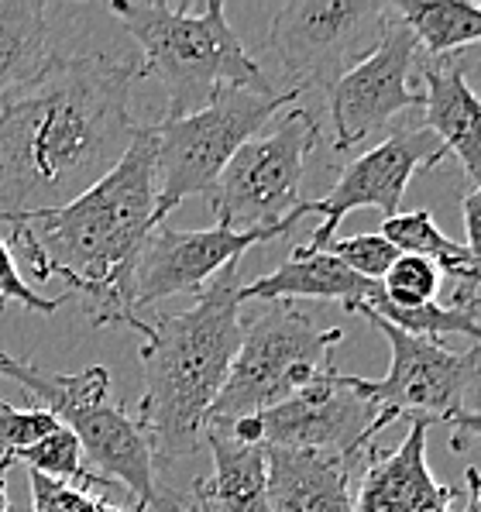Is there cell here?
I'll return each mask as SVG.
<instances>
[{
	"label": "cell",
	"mask_w": 481,
	"mask_h": 512,
	"mask_svg": "<svg viewBox=\"0 0 481 512\" xmlns=\"http://www.w3.org/2000/svg\"><path fill=\"white\" fill-rule=\"evenodd\" d=\"M7 468H11V464H0V512H11V495H7Z\"/></svg>",
	"instance_id": "cell-35"
},
{
	"label": "cell",
	"mask_w": 481,
	"mask_h": 512,
	"mask_svg": "<svg viewBox=\"0 0 481 512\" xmlns=\"http://www.w3.org/2000/svg\"><path fill=\"white\" fill-rule=\"evenodd\" d=\"M451 427L457 430V437H454V451H461L464 447V437H481V409H464V413H457L454 420H447Z\"/></svg>",
	"instance_id": "cell-32"
},
{
	"label": "cell",
	"mask_w": 481,
	"mask_h": 512,
	"mask_svg": "<svg viewBox=\"0 0 481 512\" xmlns=\"http://www.w3.org/2000/svg\"><path fill=\"white\" fill-rule=\"evenodd\" d=\"M55 55L49 11L42 0L0 4V100L35 80Z\"/></svg>",
	"instance_id": "cell-20"
},
{
	"label": "cell",
	"mask_w": 481,
	"mask_h": 512,
	"mask_svg": "<svg viewBox=\"0 0 481 512\" xmlns=\"http://www.w3.org/2000/svg\"><path fill=\"white\" fill-rule=\"evenodd\" d=\"M69 299V293H62V296H42V293H35V289L25 282V275H21L18 269V262H14V255H11V248H7V241L0 238V310H4L7 303H18V306H25V310L31 313H55L62 303Z\"/></svg>",
	"instance_id": "cell-29"
},
{
	"label": "cell",
	"mask_w": 481,
	"mask_h": 512,
	"mask_svg": "<svg viewBox=\"0 0 481 512\" xmlns=\"http://www.w3.org/2000/svg\"><path fill=\"white\" fill-rule=\"evenodd\" d=\"M464 482H468V509L464 512H481V478L475 468L464 471Z\"/></svg>",
	"instance_id": "cell-34"
},
{
	"label": "cell",
	"mask_w": 481,
	"mask_h": 512,
	"mask_svg": "<svg viewBox=\"0 0 481 512\" xmlns=\"http://www.w3.org/2000/svg\"><path fill=\"white\" fill-rule=\"evenodd\" d=\"M193 502H196V512H214V509H210L207 502H203V499H200V495H196V492H193Z\"/></svg>",
	"instance_id": "cell-36"
},
{
	"label": "cell",
	"mask_w": 481,
	"mask_h": 512,
	"mask_svg": "<svg viewBox=\"0 0 481 512\" xmlns=\"http://www.w3.org/2000/svg\"><path fill=\"white\" fill-rule=\"evenodd\" d=\"M59 427H62V423L42 406L18 409L11 403H0V464H11L14 454L28 451L31 444L45 440L49 433H55Z\"/></svg>",
	"instance_id": "cell-26"
},
{
	"label": "cell",
	"mask_w": 481,
	"mask_h": 512,
	"mask_svg": "<svg viewBox=\"0 0 481 512\" xmlns=\"http://www.w3.org/2000/svg\"><path fill=\"white\" fill-rule=\"evenodd\" d=\"M138 80L134 59L52 55L0 100V224L66 207L128 155L141 128L131 117Z\"/></svg>",
	"instance_id": "cell-1"
},
{
	"label": "cell",
	"mask_w": 481,
	"mask_h": 512,
	"mask_svg": "<svg viewBox=\"0 0 481 512\" xmlns=\"http://www.w3.org/2000/svg\"><path fill=\"white\" fill-rule=\"evenodd\" d=\"M416 52H420L416 35L392 14V25L385 31L382 45L330 86L327 104L330 121H334L337 152H348L365 138H372L375 131L389 128L409 107H423V97L409 86Z\"/></svg>",
	"instance_id": "cell-13"
},
{
	"label": "cell",
	"mask_w": 481,
	"mask_h": 512,
	"mask_svg": "<svg viewBox=\"0 0 481 512\" xmlns=\"http://www.w3.org/2000/svg\"><path fill=\"white\" fill-rule=\"evenodd\" d=\"M323 251L334 255L341 265H348L354 275L372 279V282H382L385 272H389L399 258V251L392 248L382 234H351V238H334Z\"/></svg>",
	"instance_id": "cell-27"
},
{
	"label": "cell",
	"mask_w": 481,
	"mask_h": 512,
	"mask_svg": "<svg viewBox=\"0 0 481 512\" xmlns=\"http://www.w3.org/2000/svg\"><path fill=\"white\" fill-rule=\"evenodd\" d=\"M444 155V145L427 128H402L385 141H378L375 148L358 155L351 165H344L341 179L323 200H306L310 214H320L323 220L313 231L310 244H303V248L313 251V255L323 251L337 238L344 217L354 214V210L372 207L385 220L402 214V196H406L413 176L440 165Z\"/></svg>",
	"instance_id": "cell-12"
},
{
	"label": "cell",
	"mask_w": 481,
	"mask_h": 512,
	"mask_svg": "<svg viewBox=\"0 0 481 512\" xmlns=\"http://www.w3.org/2000/svg\"><path fill=\"white\" fill-rule=\"evenodd\" d=\"M114 512H121V509H114ZM131 512H138V509H131Z\"/></svg>",
	"instance_id": "cell-37"
},
{
	"label": "cell",
	"mask_w": 481,
	"mask_h": 512,
	"mask_svg": "<svg viewBox=\"0 0 481 512\" xmlns=\"http://www.w3.org/2000/svg\"><path fill=\"white\" fill-rule=\"evenodd\" d=\"M382 238L399 251V255H416L427 258L437 265L444 275H454L457 286L471 289L481 282V272L471 262L468 248L457 244L454 238H447L437 227L430 210H409V214H396L389 220H382Z\"/></svg>",
	"instance_id": "cell-22"
},
{
	"label": "cell",
	"mask_w": 481,
	"mask_h": 512,
	"mask_svg": "<svg viewBox=\"0 0 481 512\" xmlns=\"http://www.w3.org/2000/svg\"><path fill=\"white\" fill-rule=\"evenodd\" d=\"M265 461L272 512H354L348 458L265 447Z\"/></svg>",
	"instance_id": "cell-17"
},
{
	"label": "cell",
	"mask_w": 481,
	"mask_h": 512,
	"mask_svg": "<svg viewBox=\"0 0 481 512\" xmlns=\"http://www.w3.org/2000/svg\"><path fill=\"white\" fill-rule=\"evenodd\" d=\"M375 416V406L354 389L348 375L330 368L293 399L258 413L262 447L341 454V458L354 461L368 447V430H372Z\"/></svg>",
	"instance_id": "cell-14"
},
{
	"label": "cell",
	"mask_w": 481,
	"mask_h": 512,
	"mask_svg": "<svg viewBox=\"0 0 481 512\" xmlns=\"http://www.w3.org/2000/svg\"><path fill=\"white\" fill-rule=\"evenodd\" d=\"M423 128L444 145V152H454V159L464 165L471 186H481V100L464 86L461 73L451 66V59H423Z\"/></svg>",
	"instance_id": "cell-18"
},
{
	"label": "cell",
	"mask_w": 481,
	"mask_h": 512,
	"mask_svg": "<svg viewBox=\"0 0 481 512\" xmlns=\"http://www.w3.org/2000/svg\"><path fill=\"white\" fill-rule=\"evenodd\" d=\"M25 464L28 471H38V475L45 478H55V482H66L73 488H83V492H90V488H104V492H114V482H107V478H100L97 471L86 468V458H83V447L80 440L73 437L66 427H59L55 433H49L45 440H38V444H31L28 451H18L11 458V464ZM124 492V488H121Z\"/></svg>",
	"instance_id": "cell-23"
},
{
	"label": "cell",
	"mask_w": 481,
	"mask_h": 512,
	"mask_svg": "<svg viewBox=\"0 0 481 512\" xmlns=\"http://www.w3.org/2000/svg\"><path fill=\"white\" fill-rule=\"evenodd\" d=\"M299 100L296 93H251L224 86L203 110L186 117L165 114L159 124H148L155 138V165H159V220L165 224L172 210L189 196H203L217 186L220 172L268 124Z\"/></svg>",
	"instance_id": "cell-7"
},
{
	"label": "cell",
	"mask_w": 481,
	"mask_h": 512,
	"mask_svg": "<svg viewBox=\"0 0 481 512\" xmlns=\"http://www.w3.org/2000/svg\"><path fill=\"white\" fill-rule=\"evenodd\" d=\"M440 282H444V272L437 269L427 258L416 255H399L396 265L385 272L382 279V293L389 303L396 306H423V303H437Z\"/></svg>",
	"instance_id": "cell-25"
},
{
	"label": "cell",
	"mask_w": 481,
	"mask_h": 512,
	"mask_svg": "<svg viewBox=\"0 0 481 512\" xmlns=\"http://www.w3.org/2000/svg\"><path fill=\"white\" fill-rule=\"evenodd\" d=\"M110 14L141 49V76L162 83L169 97V117L196 114L217 97L224 86L251 93H286L265 76V69L244 52L224 18V4L210 0L207 7H169L159 0L131 4L114 0Z\"/></svg>",
	"instance_id": "cell-4"
},
{
	"label": "cell",
	"mask_w": 481,
	"mask_h": 512,
	"mask_svg": "<svg viewBox=\"0 0 481 512\" xmlns=\"http://www.w3.org/2000/svg\"><path fill=\"white\" fill-rule=\"evenodd\" d=\"M430 427L427 416H413L396 451L368 458L354 512H451L454 488L440 485L427 464Z\"/></svg>",
	"instance_id": "cell-15"
},
{
	"label": "cell",
	"mask_w": 481,
	"mask_h": 512,
	"mask_svg": "<svg viewBox=\"0 0 481 512\" xmlns=\"http://www.w3.org/2000/svg\"><path fill=\"white\" fill-rule=\"evenodd\" d=\"M241 262L231 265L183 313L138 317L131 330L145 337L138 351L145 392L138 423L152 444L155 464L203 451L207 416L231 375L241 348Z\"/></svg>",
	"instance_id": "cell-3"
},
{
	"label": "cell",
	"mask_w": 481,
	"mask_h": 512,
	"mask_svg": "<svg viewBox=\"0 0 481 512\" xmlns=\"http://www.w3.org/2000/svg\"><path fill=\"white\" fill-rule=\"evenodd\" d=\"M320 145V124L310 110H282L272 124L238 148L210 189L217 227L234 234L282 224L303 203L306 162Z\"/></svg>",
	"instance_id": "cell-9"
},
{
	"label": "cell",
	"mask_w": 481,
	"mask_h": 512,
	"mask_svg": "<svg viewBox=\"0 0 481 512\" xmlns=\"http://www.w3.org/2000/svg\"><path fill=\"white\" fill-rule=\"evenodd\" d=\"M31 488V512H114L110 499L90 495L83 488H73L66 482H55L38 471H28Z\"/></svg>",
	"instance_id": "cell-28"
},
{
	"label": "cell",
	"mask_w": 481,
	"mask_h": 512,
	"mask_svg": "<svg viewBox=\"0 0 481 512\" xmlns=\"http://www.w3.org/2000/svg\"><path fill=\"white\" fill-rule=\"evenodd\" d=\"M454 310H464V313H475L478 317V310H481V282L478 286H471V289H461L457 286L454 289Z\"/></svg>",
	"instance_id": "cell-33"
},
{
	"label": "cell",
	"mask_w": 481,
	"mask_h": 512,
	"mask_svg": "<svg viewBox=\"0 0 481 512\" xmlns=\"http://www.w3.org/2000/svg\"><path fill=\"white\" fill-rule=\"evenodd\" d=\"M341 330H320L293 303H268L241 334L231 375L207 416V427L258 416L286 403L306 385L334 368L330 351L341 344Z\"/></svg>",
	"instance_id": "cell-6"
},
{
	"label": "cell",
	"mask_w": 481,
	"mask_h": 512,
	"mask_svg": "<svg viewBox=\"0 0 481 512\" xmlns=\"http://www.w3.org/2000/svg\"><path fill=\"white\" fill-rule=\"evenodd\" d=\"M348 313H358L368 324L378 327V334L389 341L392 365L385 378H358L348 375V382L368 403L375 406V423L368 430V447L389 423L402 416H427L433 423H447L457 413H464V399L481 382V348L451 351L430 337H413L406 330L392 327L385 317L368 310L365 303L351 306Z\"/></svg>",
	"instance_id": "cell-10"
},
{
	"label": "cell",
	"mask_w": 481,
	"mask_h": 512,
	"mask_svg": "<svg viewBox=\"0 0 481 512\" xmlns=\"http://www.w3.org/2000/svg\"><path fill=\"white\" fill-rule=\"evenodd\" d=\"M461 214H464V231H468L464 248H468L471 262L481 272V186L468 189V196L461 200Z\"/></svg>",
	"instance_id": "cell-30"
},
{
	"label": "cell",
	"mask_w": 481,
	"mask_h": 512,
	"mask_svg": "<svg viewBox=\"0 0 481 512\" xmlns=\"http://www.w3.org/2000/svg\"><path fill=\"white\" fill-rule=\"evenodd\" d=\"M368 306V303H365ZM368 310H375L378 317H385L392 327L406 330L413 337H430V341H440L447 334H464L475 344H481V324L475 313L454 310V306H440V303H423V306H396L389 299H378Z\"/></svg>",
	"instance_id": "cell-24"
},
{
	"label": "cell",
	"mask_w": 481,
	"mask_h": 512,
	"mask_svg": "<svg viewBox=\"0 0 481 512\" xmlns=\"http://www.w3.org/2000/svg\"><path fill=\"white\" fill-rule=\"evenodd\" d=\"M306 214H310V207L303 200L282 224L251 234H234L217 224L203 227V231H183V227L159 224L152 231V238H148L145 251H141L138 272H134V310H138V317L141 310H148L165 296H200L220 272L238 265L251 248L275 241L279 234H289Z\"/></svg>",
	"instance_id": "cell-11"
},
{
	"label": "cell",
	"mask_w": 481,
	"mask_h": 512,
	"mask_svg": "<svg viewBox=\"0 0 481 512\" xmlns=\"http://www.w3.org/2000/svg\"><path fill=\"white\" fill-rule=\"evenodd\" d=\"M159 165L152 128L141 124L128 155L59 210L7 220V248L38 282L62 279L93 327L138 320L134 272L159 227Z\"/></svg>",
	"instance_id": "cell-2"
},
{
	"label": "cell",
	"mask_w": 481,
	"mask_h": 512,
	"mask_svg": "<svg viewBox=\"0 0 481 512\" xmlns=\"http://www.w3.org/2000/svg\"><path fill=\"white\" fill-rule=\"evenodd\" d=\"M392 14L416 35L430 59L481 45V4L468 0H396Z\"/></svg>",
	"instance_id": "cell-21"
},
{
	"label": "cell",
	"mask_w": 481,
	"mask_h": 512,
	"mask_svg": "<svg viewBox=\"0 0 481 512\" xmlns=\"http://www.w3.org/2000/svg\"><path fill=\"white\" fill-rule=\"evenodd\" d=\"M451 59V66L461 73L464 86H468L471 93L481 100V45H471V49H461L454 55H447Z\"/></svg>",
	"instance_id": "cell-31"
},
{
	"label": "cell",
	"mask_w": 481,
	"mask_h": 512,
	"mask_svg": "<svg viewBox=\"0 0 481 512\" xmlns=\"http://www.w3.org/2000/svg\"><path fill=\"white\" fill-rule=\"evenodd\" d=\"M0 378L38 399L83 447V458L100 478L121 485L138 512H196V502H169L155 478V454L138 416L110 399V372L93 365L76 375L45 372L42 365L0 354Z\"/></svg>",
	"instance_id": "cell-5"
},
{
	"label": "cell",
	"mask_w": 481,
	"mask_h": 512,
	"mask_svg": "<svg viewBox=\"0 0 481 512\" xmlns=\"http://www.w3.org/2000/svg\"><path fill=\"white\" fill-rule=\"evenodd\" d=\"M241 303H293V299H323V303H337L344 310L358 303H378L382 293V282L361 279L354 275L348 265H341L327 251H306L293 248L289 262H282L275 272L258 275L255 282L241 286Z\"/></svg>",
	"instance_id": "cell-16"
},
{
	"label": "cell",
	"mask_w": 481,
	"mask_h": 512,
	"mask_svg": "<svg viewBox=\"0 0 481 512\" xmlns=\"http://www.w3.org/2000/svg\"><path fill=\"white\" fill-rule=\"evenodd\" d=\"M389 25L385 0H289L268 28L265 49L289 93H327L382 45Z\"/></svg>",
	"instance_id": "cell-8"
},
{
	"label": "cell",
	"mask_w": 481,
	"mask_h": 512,
	"mask_svg": "<svg viewBox=\"0 0 481 512\" xmlns=\"http://www.w3.org/2000/svg\"><path fill=\"white\" fill-rule=\"evenodd\" d=\"M203 447L214 458L210 478L196 482V495L214 512H272L268 502L265 447L238 444L227 430L207 427Z\"/></svg>",
	"instance_id": "cell-19"
}]
</instances>
